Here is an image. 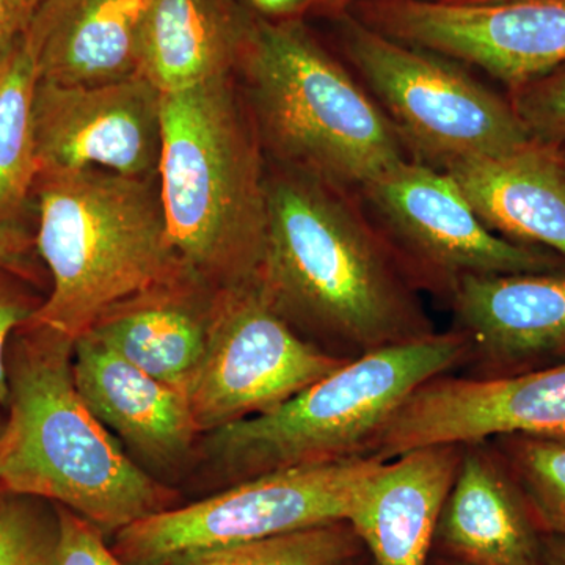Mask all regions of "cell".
Masks as SVG:
<instances>
[{
    "mask_svg": "<svg viewBox=\"0 0 565 565\" xmlns=\"http://www.w3.org/2000/svg\"><path fill=\"white\" fill-rule=\"evenodd\" d=\"M258 285L303 340L337 359L437 333L422 289L359 193L299 170L267 172Z\"/></svg>",
    "mask_w": 565,
    "mask_h": 565,
    "instance_id": "obj_1",
    "label": "cell"
},
{
    "mask_svg": "<svg viewBox=\"0 0 565 565\" xmlns=\"http://www.w3.org/2000/svg\"><path fill=\"white\" fill-rule=\"evenodd\" d=\"M74 343L29 321L14 330L7 349L9 419L0 438V487L63 505L115 535L173 508V494L82 399Z\"/></svg>",
    "mask_w": 565,
    "mask_h": 565,
    "instance_id": "obj_2",
    "label": "cell"
},
{
    "mask_svg": "<svg viewBox=\"0 0 565 565\" xmlns=\"http://www.w3.org/2000/svg\"><path fill=\"white\" fill-rule=\"evenodd\" d=\"M158 174L182 263L217 289L258 281L267 236L266 159L233 76L162 95Z\"/></svg>",
    "mask_w": 565,
    "mask_h": 565,
    "instance_id": "obj_3",
    "label": "cell"
},
{
    "mask_svg": "<svg viewBox=\"0 0 565 565\" xmlns=\"http://www.w3.org/2000/svg\"><path fill=\"white\" fill-rule=\"evenodd\" d=\"M236 71L278 166L359 193L411 161L373 95L299 21L250 17Z\"/></svg>",
    "mask_w": 565,
    "mask_h": 565,
    "instance_id": "obj_4",
    "label": "cell"
},
{
    "mask_svg": "<svg viewBox=\"0 0 565 565\" xmlns=\"http://www.w3.org/2000/svg\"><path fill=\"white\" fill-rule=\"evenodd\" d=\"M36 248L52 291L29 322L76 341L114 305L188 269L152 178L88 169L40 174Z\"/></svg>",
    "mask_w": 565,
    "mask_h": 565,
    "instance_id": "obj_5",
    "label": "cell"
},
{
    "mask_svg": "<svg viewBox=\"0 0 565 565\" xmlns=\"http://www.w3.org/2000/svg\"><path fill=\"white\" fill-rule=\"evenodd\" d=\"M467 359V340L451 330L349 360L273 411L202 435L200 462L228 487L285 468L366 457L418 386Z\"/></svg>",
    "mask_w": 565,
    "mask_h": 565,
    "instance_id": "obj_6",
    "label": "cell"
},
{
    "mask_svg": "<svg viewBox=\"0 0 565 565\" xmlns=\"http://www.w3.org/2000/svg\"><path fill=\"white\" fill-rule=\"evenodd\" d=\"M338 18L345 55L415 161L445 170L533 140L509 98L451 58L399 43L351 14Z\"/></svg>",
    "mask_w": 565,
    "mask_h": 565,
    "instance_id": "obj_7",
    "label": "cell"
},
{
    "mask_svg": "<svg viewBox=\"0 0 565 565\" xmlns=\"http://www.w3.org/2000/svg\"><path fill=\"white\" fill-rule=\"evenodd\" d=\"M381 463L352 457L255 476L132 523L115 534L111 548L128 565H166L204 550L349 522Z\"/></svg>",
    "mask_w": 565,
    "mask_h": 565,
    "instance_id": "obj_8",
    "label": "cell"
},
{
    "mask_svg": "<svg viewBox=\"0 0 565 565\" xmlns=\"http://www.w3.org/2000/svg\"><path fill=\"white\" fill-rule=\"evenodd\" d=\"M359 195L422 291L448 299L465 275L565 270L559 253L515 244L487 228L448 173L415 159Z\"/></svg>",
    "mask_w": 565,
    "mask_h": 565,
    "instance_id": "obj_9",
    "label": "cell"
},
{
    "mask_svg": "<svg viewBox=\"0 0 565 565\" xmlns=\"http://www.w3.org/2000/svg\"><path fill=\"white\" fill-rule=\"evenodd\" d=\"M345 362L303 340L258 281L218 289L210 348L188 394L193 419L204 435L266 414Z\"/></svg>",
    "mask_w": 565,
    "mask_h": 565,
    "instance_id": "obj_10",
    "label": "cell"
},
{
    "mask_svg": "<svg viewBox=\"0 0 565 565\" xmlns=\"http://www.w3.org/2000/svg\"><path fill=\"white\" fill-rule=\"evenodd\" d=\"M355 10L374 31L478 66L509 93L565 65V0H359Z\"/></svg>",
    "mask_w": 565,
    "mask_h": 565,
    "instance_id": "obj_11",
    "label": "cell"
},
{
    "mask_svg": "<svg viewBox=\"0 0 565 565\" xmlns=\"http://www.w3.org/2000/svg\"><path fill=\"white\" fill-rule=\"evenodd\" d=\"M503 435L565 441V362L512 377L438 375L399 405L366 457L386 462L423 446Z\"/></svg>",
    "mask_w": 565,
    "mask_h": 565,
    "instance_id": "obj_12",
    "label": "cell"
},
{
    "mask_svg": "<svg viewBox=\"0 0 565 565\" xmlns=\"http://www.w3.org/2000/svg\"><path fill=\"white\" fill-rule=\"evenodd\" d=\"M162 95L143 77L102 85L39 82L33 99L40 174L103 169L158 173Z\"/></svg>",
    "mask_w": 565,
    "mask_h": 565,
    "instance_id": "obj_13",
    "label": "cell"
},
{
    "mask_svg": "<svg viewBox=\"0 0 565 565\" xmlns=\"http://www.w3.org/2000/svg\"><path fill=\"white\" fill-rule=\"evenodd\" d=\"M473 377H512L565 362V270L465 275L448 296Z\"/></svg>",
    "mask_w": 565,
    "mask_h": 565,
    "instance_id": "obj_14",
    "label": "cell"
},
{
    "mask_svg": "<svg viewBox=\"0 0 565 565\" xmlns=\"http://www.w3.org/2000/svg\"><path fill=\"white\" fill-rule=\"evenodd\" d=\"M74 381L88 408L156 481L199 459L202 433L188 394L156 381L84 333L74 343Z\"/></svg>",
    "mask_w": 565,
    "mask_h": 565,
    "instance_id": "obj_15",
    "label": "cell"
},
{
    "mask_svg": "<svg viewBox=\"0 0 565 565\" xmlns=\"http://www.w3.org/2000/svg\"><path fill=\"white\" fill-rule=\"evenodd\" d=\"M217 294L188 267L114 305L87 333L156 381L189 394L210 348Z\"/></svg>",
    "mask_w": 565,
    "mask_h": 565,
    "instance_id": "obj_16",
    "label": "cell"
},
{
    "mask_svg": "<svg viewBox=\"0 0 565 565\" xmlns=\"http://www.w3.org/2000/svg\"><path fill=\"white\" fill-rule=\"evenodd\" d=\"M433 553L468 565H546L544 533L489 440L463 445Z\"/></svg>",
    "mask_w": 565,
    "mask_h": 565,
    "instance_id": "obj_17",
    "label": "cell"
},
{
    "mask_svg": "<svg viewBox=\"0 0 565 565\" xmlns=\"http://www.w3.org/2000/svg\"><path fill=\"white\" fill-rule=\"evenodd\" d=\"M463 445H430L379 465L351 523L374 565H427Z\"/></svg>",
    "mask_w": 565,
    "mask_h": 565,
    "instance_id": "obj_18",
    "label": "cell"
},
{
    "mask_svg": "<svg viewBox=\"0 0 565 565\" xmlns=\"http://www.w3.org/2000/svg\"><path fill=\"white\" fill-rule=\"evenodd\" d=\"M444 172L498 236L565 256V167L555 145L531 140L508 154L451 163Z\"/></svg>",
    "mask_w": 565,
    "mask_h": 565,
    "instance_id": "obj_19",
    "label": "cell"
},
{
    "mask_svg": "<svg viewBox=\"0 0 565 565\" xmlns=\"http://www.w3.org/2000/svg\"><path fill=\"white\" fill-rule=\"evenodd\" d=\"M151 0H46L28 32L40 81L102 85L139 76L141 25Z\"/></svg>",
    "mask_w": 565,
    "mask_h": 565,
    "instance_id": "obj_20",
    "label": "cell"
},
{
    "mask_svg": "<svg viewBox=\"0 0 565 565\" xmlns=\"http://www.w3.org/2000/svg\"><path fill=\"white\" fill-rule=\"evenodd\" d=\"M250 14L232 0H151L141 25L139 76L174 95L233 76Z\"/></svg>",
    "mask_w": 565,
    "mask_h": 565,
    "instance_id": "obj_21",
    "label": "cell"
},
{
    "mask_svg": "<svg viewBox=\"0 0 565 565\" xmlns=\"http://www.w3.org/2000/svg\"><path fill=\"white\" fill-rule=\"evenodd\" d=\"M39 58L28 32L0 58V225L17 221L39 181L33 99Z\"/></svg>",
    "mask_w": 565,
    "mask_h": 565,
    "instance_id": "obj_22",
    "label": "cell"
},
{
    "mask_svg": "<svg viewBox=\"0 0 565 565\" xmlns=\"http://www.w3.org/2000/svg\"><path fill=\"white\" fill-rule=\"evenodd\" d=\"M366 555L351 523L338 522L263 541L204 550L166 565H356Z\"/></svg>",
    "mask_w": 565,
    "mask_h": 565,
    "instance_id": "obj_23",
    "label": "cell"
},
{
    "mask_svg": "<svg viewBox=\"0 0 565 565\" xmlns=\"http://www.w3.org/2000/svg\"><path fill=\"white\" fill-rule=\"evenodd\" d=\"M489 441L519 486L539 530L565 539V441L525 435Z\"/></svg>",
    "mask_w": 565,
    "mask_h": 565,
    "instance_id": "obj_24",
    "label": "cell"
},
{
    "mask_svg": "<svg viewBox=\"0 0 565 565\" xmlns=\"http://www.w3.org/2000/svg\"><path fill=\"white\" fill-rule=\"evenodd\" d=\"M6 493L0 501V565H55V504Z\"/></svg>",
    "mask_w": 565,
    "mask_h": 565,
    "instance_id": "obj_25",
    "label": "cell"
},
{
    "mask_svg": "<svg viewBox=\"0 0 565 565\" xmlns=\"http://www.w3.org/2000/svg\"><path fill=\"white\" fill-rule=\"evenodd\" d=\"M509 102L531 139L555 147L565 143V65L509 93Z\"/></svg>",
    "mask_w": 565,
    "mask_h": 565,
    "instance_id": "obj_26",
    "label": "cell"
},
{
    "mask_svg": "<svg viewBox=\"0 0 565 565\" xmlns=\"http://www.w3.org/2000/svg\"><path fill=\"white\" fill-rule=\"evenodd\" d=\"M58 544L55 565H128L104 542V534L70 509L55 504Z\"/></svg>",
    "mask_w": 565,
    "mask_h": 565,
    "instance_id": "obj_27",
    "label": "cell"
},
{
    "mask_svg": "<svg viewBox=\"0 0 565 565\" xmlns=\"http://www.w3.org/2000/svg\"><path fill=\"white\" fill-rule=\"evenodd\" d=\"M35 308L22 294L11 289L9 282L0 278V405L9 404L7 349L14 330L31 318Z\"/></svg>",
    "mask_w": 565,
    "mask_h": 565,
    "instance_id": "obj_28",
    "label": "cell"
},
{
    "mask_svg": "<svg viewBox=\"0 0 565 565\" xmlns=\"http://www.w3.org/2000/svg\"><path fill=\"white\" fill-rule=\"evenodd\" d=\"M46 0H0V58L28 31Z\"/></svg>",
    "mask_w": 565,
    "mask_h": 565,
    "instance_id": "obj_29",
    "label": "cell"
},
{
    "mask_svg": "<svg viewBox=\"0 0 565 565\" xmlns=\"http://www.w3.org/2000/svg\"><path fill=\"white\" fill-rule=\"evenodd\" d=\"M31 237L20 226L0 225V270L22 275L29 273L28 253Z\"/></svg>",
    "mask_w": 565,
    "mask_h": 565,
    "instance_id": "obj_30",
    "label": "cell"
},
{
    "mask_svg": "<svg viewBox=\"0 0 565 565\" xmlns=\"http://www.w3.org/2000/svg\"><path fill=\"white\" fill-rule=\"evenodd\" d=\"M244 6L258 18L267 21L296 20L303 11L311 10L315 0H243Z\"/></svg>",
    "mask_w": 565,
    "mask_h": 565,
    "instance_id": "obj_31",
    "label": "cell"
},
{
    "mask_svg": "<svg viewBox=\"0 0 565 565\" xmlns=\"http://www.w3.org/2000/svg\"><path fill=\"white\" fill-rule=\"evenodd\" d=\"M544 556L546 565H565V539L544 535Z\"/></svg>",
    "mask_w": 565,
    "mask_h": 565,
    "instance_id": "obj_32",
    "label": "cell"
},
{
    "mask_svg": "<svg viewBox=\"0 0 565 565\" xmlns=\"http://www.w3.org/2000/svg\"><path fill=\"white\" fill-rule=\"evenodd\" d=\"M353 2H355V0H315L311 10L340 17V14L345 13V10H348Z\"/></svg>",
    "mask_w": 565,
    "mask_h": 565,
    "instance_id": "obj_33",
    "label": "cell"
},
{
    "mask_svg": "<svg viewBox=\"0 0 565 565\" xmlns=\"http://www.w3.org/2000/svg\"><path fill=\"white\" fill-rule=\"evenodd\" d=\"M427 565H468L463 563H459V561L449 559V557L440 556V555H430L429 563Z\"/></svg>",
    "mask_w": 565,
    "mask_h": 565,
    "instance_id": "obj_34",
    "label": "cell"
},
{
    "mask_svg": "<svg viewBox=\"0 0 565 565\" xmlns=\"http://www.w3.org/2000/svg\"><path fill=\"white\" fill-rule=\"evenodd\" d=\"M444 3H456V6H471V3L494 2V0H438Z\"/></svg>",
    "mask_w": 565,
    "mask_h": 565,
    "instance_id": "obj_35",
    "label": "cell"
},
{
    "mask_svg": "<svg viewBox=\"0 0 565 565\" xmlns=\"http://www.w3.org/2000/svg\"><path fill=\"white\" fill-rule=\"evenodd\" d=\"M3 426H6V422H2V419H0V438H2ZM3 497H6V492H3L2 487H0V501H2Z\"/></svg>",
    "mask_w": 565,
    "mask_h": 565,
    "instance_id": "obj_36",
    "label": "cell"
},
{
    "mask_svg": "<svg viewBox=\"0 0 565 565\" xmlns=\"http://www.w3.org/2000/svg\"><path fill=\"white\" fill-rule=\"evenodd\" d=\"M356 565H374L373 559H371L370 555H366L363 557L362 561H360Z\"/></svg>",
    "mask_w": 565,
    "mask_h": 565,
    "instance_id": "obj_37",
    "label": "cell"
},
{
    "mask_svg": "<svg viewBox=\"0 0 565 565\" xmlns=\"http://www.w3.org/2000/svg\"><path fill=\"white\" fill-rule=\"evenodd\" d=\"M557 148H559L561 159H563V163H564V167H565V143L561 145V147H557Z\"/></svg>",
    "mask_w": 565,
    "mask_h": 565,
    "instance_id": "obj_38",
    "label": "cell"
}]
</instances>
